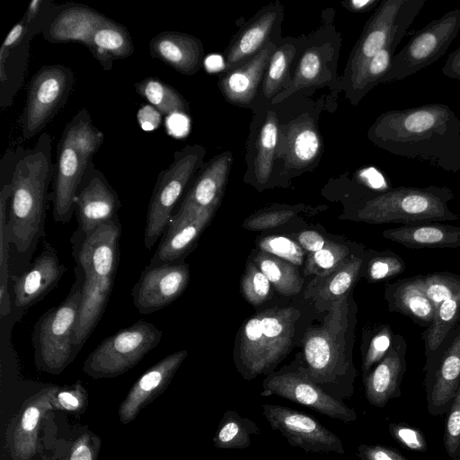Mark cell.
Instances as JSON below:
<instances>
[{
    "mask_svg": "<svg viewBox=\"0 0 460 460\" xmlns=\"http://www.w3.org/2000/svg\"><path fill=\"white\" fill-rule=\"evenodd\" d=\"M296 55V47L291 43L275 49L269 62L262 83V93L271 99L282 89L288 70Z\"/></svg>",
    "mask_w": 460,
    "mask_h": 460,
    "instance_id": "cell-42",
    "label": "cell"
},
{
    "mask_svg": "<svg viewBox=\"0 0 460 460\" xmlns=\"http://www.w3.org/2000/svg\"><path fill=\"white\" fill-rule=\"evenodd\" d=\"M189 281L190 270L186 263L147 265L132 288L133 304L139 314L155 313L175 301Z\"/></svg>",
    "mask_w": 460,
    "mask_h": 460,
    "instance_id": "cell-16",
    "label": "cell"
},
{
    "mask_svg": "<svg viewBox=\"0 0 460 460\" xmlns=\"http://www.w3.org/2000/svg\"><path fill=\"white\" fill-rule=\"evenodd\" d=\"M279 132L277 115L270 111L258 134L253 160V172L261 183H265L272 172Z\"/></svg>",
    "mask_w": 460,
    "mask_h": 460,
    "instance_id": "cell-39",
    "label": "cell"
},
{
    "mask_svg": "<svg viewBox=\"0 0 460 460\" xmlns=\"http://www.w3.org/2000/svg\"><path fill=\"white\" fill-rule=\"evenodd\" d=\"M404 260L392 251L375 252L368 259L366 275L370 282L392 279L405 270Z\"/></svg>",
    "mask_w": 460,
    "mask_h": 460,
    "instance_id": "cell-46",
    "label": "cell"
},
{
    "mask_svg": "<svg viewBox=\"0 0 460 460\" xmlns=\"http://www.w3.org/2000/svg\"><path fill=\"white\" fill-rule=\"evenodd\" d=\"M385 298L390 312L402 314L421 327H429L433 320L435 307L423 289L420 275L387 285Z\"/></svg>",
    "mask_w": 460,
    "mask_h": 460,
    "instance_id": "cell-29",
    "label": "cell"
},
{
    "mask_svg": "<svg viewBox=\"0 0 460 460\" xmlns=\"http://www.w3.org/2000/svg\"><path fill=\"white\" fill-rule=\"evenodd\" d=\"M120 206L117 192L92 159L75 192V211L81 234L88 235L117 217Z\"/></svg>",
    "mask_w": 460,
    "mask_h": 460,
    "instance_id": "cell-17",
    "label": "cell"
},
{
    "mask_svg": "<svg viewBox=\"0 0 460 460\" xmlns=\"http://www.w3.org/2000/svg\"><path fill=\"white\" fill-rule=\"evenodd\" d=\"M162 336L153 323L139 320L105 338L85 358L83 371L93 379L121 376L154 349Z\"/></svg>",
    "mask_w": 460,
    "mask_h": 460,
    "instance_id": "cell-8",
    "label": "cell"
},
{
    "mask_svg": "<svg viewBox=\"0 0 460 460\" xmlns=\"http://www.w3.org/2000/svg\"><path fill=\"white\" fill-rule=\"evenodd\" d=\"M348 297L349 294L332 303L323 324L305 332L304 362L292 368L340 402L352 396L357 376L346 341Z\"/></svg>",
    "mask_w": 460,
    "mask_h": 460,
    "instance_id": "cell-3",
    "label": "cell"
},
{
    "mask_svg": "<svg viewBox=\"0 0 460 460\" xmlns=\"http://www.w3.org/2000/svg\"><path fill=\"white\" fill-rule=\"evenodd\" d=\"M137 120L143 130L151 131L159 127L162 114L152 105L142 107L137 112Z\"/></svg>",
    "mask_w": 460,
    "mask_h": 460,
    "instance_id": "cell-57",
    "label": "cell"
},
{
    "mask_svg": "<svg viewBox=\"0 0 460 460\" xmlns=\"http://www.w3.org/2000/svg\"><path fill=\"white\" fill-rule=\"evenodd\" d=\"M66 271L55 248L46 243L31 266L13 277L14 305L26 309L39 302L58 285Z\"/></svg>",
    "mask_w": 460,
    "mask_h": 460,
    "instance_id": "cell-25",
    "label": "cell"
},
{
    "mask_svg": "<svg viewBox=\"0 0 460 460\" xmlns=\"http://www.w3.org/2000/svg\"><path fill=\"white\" fill-rule=\"evenodd\" d=\"M114 280H96L84 277L73 342L77 351L98 324L109 301Z\"/></svg>",
    "mask_w": 460,
    "mask_h": 460,
    "instance_id": "cell-32",
    "label": "cell"
},
{
    "mask_svg": "<svg viewBox=\"0 0 460 460\" xmlns=\"http://www.w3.org/2000/svg\"><path fill=\"white\" fill-rule=\"evenodd\" d=\"M321 139L318 131L310 121L292 123L286 135V161L290 166L309 165L319 155Z\"/></svg>",
    "mask_w": 460,
    "mask_h": 460,
    "instance_id": "cell-34",
    "label": "cell"
},
{
    "mask_svg": "<svg viewBox=\"0 0 460 460\" xmlns=\"http://www.w3.org/2000/svg\"><path fill=\"white\" fill-rule=\"evenodd\" d=\"M121 226L118 217L101 225L78 243L75 257L85 278L114 280L119 262Z\"/></svg>",
    "mask_w": 460,
    "mask_h": 460,
    "instance_id": "cell-19",
    "label": "cell"
},
{
    "mask_svg": "<svg viewBox=\"0 0 460 460\" xmlns=\"http://www.w3.org/2000/svg\"><path fill=\"white\" fill-rule=\"evenodd\" d=\"M149 52L153 58L186 75L199 70L204 55L198 38L179 31H162L154 36L149 42Z\"/></svg>",
    "mask_w": 460,
    "mask_h": 460,
    "instance_id": "cell-26",
    "label": "cell"
},
{
    "mask_svg": "<svg viewBox=\"0 0 460 460\" xmlns=\"http://www.w3.org/2000/svg\"><path fill=\"white\" fill-rule=\"evenodd\" d=\"M423 289L436 308L445 300L460 295V276L448 272L420 275Z\"/></svg>",
    "mask_w": 460,
    "mask_h": 460,
    "instance_id": "cell-45",
    "label": "cell"
},
{
    "mask_svg": "<svg viewBox=\"0 0 460 460\" xmlns=\"http://www.w3.org/2000/svg\"><path fill=\"white\" fill-rule=\"evenodd\" d=\"M261 251L273 254L296 266L304 261L303 248L292 239L286 236L270 235L261 238L258 242Z\"/></svg>",
    "mask_w": 460,
    "mask_h": 460,
    "instance_id": "cell-50",
    "label": "cell"
},
{
    "mask_svg": "<svg viewBox=\"0 0 460 460\" xmlns=\"http://www.w3.org/2000/svg\"><path fill=\"white\" fill-rule=\"evenodd\" d=\"M454 198L446 186L397 187L366 200L357 211V218L370 224L400 223L416 225L454 221L460 215L451 211Z\"/></svg>",
    "mask_w": 460,
    "mask_h": 460,
    "instance_id": "cell-6",
    "label": "cell"
},
{
    "mask_svg": "<svg viewBox=\"0 0 460 460\" xmlns=\"http://www.w3.org/2000/svg\"><path fill=\"white\" fill-rule=\"evenodd\" d=\"M380 0H352L348 3V8L353 12H366L377 4H380Z\"/></svg>",
    "mask_w": 460,
    "mask_h": 460,
    "instance_id": "cell-60",
    "label": "cell"
},
{
    "mask_svg": "<svg viewBox=\"0 0 460 460\" xmlns=\"http://www.w3.org/2000/svg\"><path fill=\"white\" fill-rule=\"evenodd\" d=\"M460 321V295L442 302L435 310L429 327L421 334L424 355L428 358L443 342Z\"/></svg>",
    "mask_w": 460,
    "mask_h": 460,
    "instance_id": "cell-40",
    "label": "cell"
},
{
    "mask_svg": "<svg viewBox=\"0 0 460 460\" xmlns=\"http://www.w3.org/2000/svg\"><path fill=\"white\" fill-rule=\"evenodd\" d=\"M407 343L397 333L385 356L363 377L364 391L367 402L383 408L394 398L401 396V385L406 371Z\"/></svg>",
    "mask_w": 460,
    "mask_h": 460,
    "instance_id": "cell-24",
    "label": "cell"
},
{
    "mask_svg": "<svg viewBox=\"0 0 460 460\" xmlns=\"http://www.w3.org/2000/svg\"><path fill=\"white\" fill-rule=\"evenodd\" d=\"M362 264V258L350 255L334 270L323 277L326 280L319 290L321 299L330 301L332 304L349 294L358 278Z\"/></svg>",
    "mask_w": 460,
    "mask_h": 460,
    "instance_id": "cell-41",
    "label": "cell"
},
{
    "mask_svg": "<svg viewBox=\"0 0 460 460\" xmlns=\"http://www.w3.org/2000/svg\"><path fill=\"white\" fill-rule=\"evenodd\" d=\"M262 414L270 428L279 432L291 447L305 453H345L341 439L311 415L269 403L262 405Z\"/></svg>",
    "mask_w": 460,
    "mask_h": 460,
    "instance_id": "cell-14",
    "label": "cell"
},
{
    "mask_svg": "<svg viewBox=\"0 0 460 460\" xmlns=\"http://www.w3.org/2000/svg\"><path fill=\"white\" fill-rule=\"evenodd\" d=\"M297 314L293 307H273L245 322L237 366L246 380L269 374L287 356L292 346Z\"/></svg>",
    "mask_w": 460,
    "mask_h": 460,
    "instance_id": "cell-5",
    "label": "cell"
},
{
    "mask_svg": "<svg viewBox=\"0 0 460 460\" xmlns=\"http://www.w3.org/2000/svg\"><path fill=\"white\" fill-rule=\"evenodd\" d=\"M357 452L360 460H411L398 450L381 445L360 444Z\"/></svg>",
    "mask_w": 460,
    "mask_h": 460,
    "instance_id": "cell-55",
    "label": "cell"
},
{
    "mask_svg": "<svg viewBox=\"0 0 460 460\" xmlns=\"http://www.w3.org/2000/svg\"><path fill=\"white\" fill-rule=\"evenodd\" d=\"M278 15L279 7H268L240 31L226 49V72L251 59L270 41Z\"/></svg>",
    "mask_w": 460,
    "mask_h": 460,
    "instance_id": "cell-30",
    "label": "cell"
},
{
    "mask_svg": "<svg viewBox=\"0 0 460 460\" xmlns=\"http://www.w3.org/2000/svg\"><path fill=\"white\" fill-rule=\"evenodd\" d=\"M271 284L253 261L246 264L241 280V290L245 299L252 305H259L270 296Z\"/></svg>",
    "mask_w": 460,
    "mask_h": 460,
    "instance_id": "cell-48",
    "label": "cell"
},
{
    "mask_svg": "<svg viewBox=\"0 0 460 460\" xmlns=\"http://www.w3.org/2000/svg\"><path fill=\"white\" fill-rule=\"evenodd\" d=\"M367 137L393 155L460 172V119L446 104L384 112L369 128Z\"/></svg>",
    "mask_w": 460,
    "mask_h": 460,
    "instance_id": "cell-1",
    "label": "cell"
},
{
    "mask_svg": "<svg viewBox=\"0 0 460 460\" xmlns=\"http://www.w3.org/2000/svg\"><path fill=\"white\" fill-rule=\"evenodd\" d=\"M75 274V280L66 299L45 312L33 328L31 342L35 364L39 370L48 374L62 373L78 353L73 336L84 275L77 265Z\"/></svg>",
    "mask_w": 460,
    "mask_h": 460,
    "instance_id": "cell-7",
    "label": "cell"
},
{
    "mask_svg": "<svg viewBox=\"0 0 460 460\" xmlns=\"http://www.w3.org/2000/svg\"><path fill=\"white\" fill-rule=\"evenodd\" d=\"M109 19L85 4H55L40 33L50 43L76 41L89 49L94 31Z\"/></svg>",
    "mask_w": 460,
    "mask_h": 460,
    "instance_id": "cell-23",
    "label": "cell"
},
{
    "mask_svg": "<svg viewBox=\"0 0 460 460\" xmlns=\"http://www.w3.org/2000/svg\"><path fill=\"white\" fill-rule=\"evenodd\" d=\"M349 250L346 245L327 240L324 247L309 253L305 273L323 278L334 270L349 257Z\"/></svg>",
    "mask_w": 460,
    "mask_h": 460,
    "instance_id": "cell-44",
    "label": "cell"
},
{
    "mask_svg": "<svg viewBox=\"0 0 460 460\" xmlns=\"http://www.w3.org/2000/svg\"><path fill=\"white\" fill-rule=\"evenodd\" d=\"M103 141V132L93 125L86 108L81 109L65 125L54 164L51 200L55 221L66 223L72 217L77 187L88 163Z\"/></svg>",
    "mask_w": 460,
    "mask_h": 460,
    "instance_id": "cell-4",
    "label": "cell"
},
{
    "mask_svg": "<svg viewBox=\"0 0 460 460\" xmlns=\"http://www.w3.org/2000/svg\"><path fill=\"white\" fill-rule=\"evenodd\" d=\"M426 0H385L367 22L346 68L349 79L367 60L394 42H401Z\"/></svg>",
    "mask_w": 460,
    "mask_h": 460,
    "instance_id": "cell-10",
    "label": "cell"
},
{
    "mask_svg": "<svg viewBox=\"0 0 460 460\" xmlns=\"http://www.w3.org/2000/svg\"><path fill=\"white\" fill-rule=\"evenodd\" d=\"M276 45L269 41L255 56L226 72L218 85L225 99L238 106H247L256 96Z\"/></svg>",
    "mask_w": 460,
    "mask_h": 460,
    "instance_id": "cell-27",
    "label": "cell"
},
{
    "mask_svg": "<svg viewBox=\"0 0 460 460\" xmlns=\"http://www.w3.org/2000/svg\"><path fill=\"white\" fill-rule=\"evenodd\" d=\"M137 93L166 117L181 113L188 115V101L172 85L154 76L135 84Z\"/></svg>",
    "mask_w": 460,
    "mask_h": 460,
    "instance_id": "cell-35",
    "label": "cell"
},
{
    "mask_svg": "<svg viewBox=\"0 0 460 460\" xmlns=\"http://www.w3.org/2000/svg\"><path fill=\"white\" fill-rule=\"evenodd\" d=\"M323 67V56L318 49L312 48L305 51L288 87L278 95L277 100L280 101L302 87L319 83Z\"/></svg>",
    "mask_w": 460,
    "mask_h": 460,
    "instance_id": "cell-43",
    "label": "cell"
},
{
    "mask_svg": "<svg viewBox=\"0 0 460 460\" xmlns=\"http://www.w3.org/2000/svg\"><path fill=\"white\" fill-rule=\"evenodd\" d=\"M423 372L428 411L432 416H442L460 385V323L426 358Z\"/></svg>",
    "mask_w": 460,
    "mask_h": 460,
    "instance_id": "cell-13",
    "label": "cell"
},
{
    "mask_svg": "<svg viewBox=\"0 0 460 460\" xmlns=\"http://www.w3.org/2000/svg\"><path fill=\"white\" fill-rule=\"evenodd\" d=\"M443 442L448 456L457 460L460 452V385L447 412Z\"/></svg>",
    "mask_w": 460,
    "mask_h": 460,
    "instance_id": "cell-51",
    "label": "cell"
},
{
    "mask_svg": "<svg viewBox=\"0 0 460 460\" xmlns=\"http://www.w3.org/2000/svg\"><path fill=\"white\" fill-rule=\"evenodd\" d=\"M216 210L180 208L172 216L148 265L181 263L180 261L194 246Z\"/></svg>",
    "mask_w": 460,
    "mask_h": 460,
    "instance_id": "cell-21",
    "label": "cell"
},
{
    "mask_svg": "<svg viewBox=\"0 0 460 460\" xmlns=\"http://www.w3.org/2000/svg\"><path fill=\"white\" fill-rule=\"evenodd\" d=\"M233 162L231 152H223L202 164L180 208L217 209L224 195Z\"/></svg>",
    "mask_w": 460,
    "mask_h": 460,
    "instance_id": "cell-28",
    "label": "cell"
},
{
    "mask_svg": "<svg viewBox=\"0 0 460 460\" xmlns=\"http://www.w3.org/2000/svg\"><path fill=\"white\" fill-rule=\"evenodd\" d=\"M253 262L281 295L293 296L300 292L303 279L296 265L261 250Z\"/></svg>",
    "mask_w": 460,
    "mask_h": 460,
    "instance_id": "cell-38",
    "label": "cell"
},
{
    "mask_svg": "<svg viewBox=\"0 0 460 460\" xmlns=\"http://www.w3.org/2000/svg\"><path fill=\"white\" fill-rule=\"evenodd\" d=\"M394 335L390 325L386 323L377 326L372 333L362 358L363 377L367 376L373 367L385 356L392 345Z\"/></svg>",
    "mask_w": 460,
    "mask_h": 460,
    "instance_id": "cell-49",
    "label": "cell"
},
{
    "mask_svg": "<svg viewBox=\"0 0 460 460\" xmlns=\"http://www.w3.org/2000/svg\"><path fill=\"white\" fill-rule=\"evenodd\" d=\"M205 148L187 145L173 154L171 164L156 179L146 215L144 244L151 249L164 234L172 209L195 172L202 166Z\"/></svg>",
    "mask_w": 460,
    "mask_h": 460,
    "instance_id": "cell-9",
    "label": "cell"
},
{
    "mask_svg": "<svg viewBox=\"0 0 460 460\" xmlns=\"http://www.w3.org/2000/svg\"><path fill=\"white\" fill-rule=\"evenodd\" d=\"M52 140L42 133L32 148H21L11 179L7 233L22 253L44 234L48 189L54 177Z\"/></svg>",
    "mask_w": 460,
    "mask_h": 460,
    "instance_id": "cell-2",
    "label": "cell"
},
{
    "mask_svg": "<svg viewBox=\"0 0 460 460\" xmlns=\"http://www.w3.org/2000/svg\"><path fill=\"white\" fill-rule=\"evenodd\" d=\"M58 385H48L27 398L11 420L5 440L12 460H31L37 452L38 435Z\"/></svg>",
    "mask_w": 460,
    "mask_h": 460,
    "instance_id": "cell-18",
    "label": "cell"
},
{
    "mask_svg": "<svg viewBox=\"0 0 460 460\" xmlns=\"http://www.w3.org/2000/svg\"><path fill=\"white\" fill-rule=\"evenodd\" d=\"M457 460H460V452H459V456H458V457H457Z\"/></svg>",
    "mask_w": 460,
    "mask_h": 460,
    "instance_id": "cell-61",
    "label": "cell"
},
{
    "mask_svg": "<svg viewBox=\"0 0 460 460\" xmlns=\"http://www.w3.org/2000/svg\"><path fill=\"white\" fill-rule=\"evenodd\" d=\"M187 356L186 349L169 354L136 380L118 410L122 424L127 425L136 420L146 406L166 390Z\"/></svg>",
    "mask_w": 460,
    "mask_h": 460,
    "instance_id": "cell-20",
    "label": "cell"
},
{
    "mask_svg": "<svg viewBox=\"0 0 460 460\" xmlns=\"http://www.w3.org/2000/svg\"><path fill=\"white\" fill-rule=\"evenodd\" d=\"M36 35L25 14L6 35L0 49V107L9 108L22 87L28 68L30 42Z\"/></svg>",
    "mask_w": 460,
    "mask_h": 460,
    "instance_id": "cell-22",
    "label": "cell"
},
{
    "mask_svg": "<svg viewBox=\"0 0 460 460\" xmlns=\"http://www.w3.org/2000/svg\"><path fill=\"white\" fill-rule=\"evenodd\" d=\"M382 234L409 249L460 247V226L438 222L403 225L384 230Z\"/></svg>",
    "mask_w": 460,
    "mask_h": 460,
    "instance_id": "cell-31",
    "label": "cell"
},
{
    "mask_svg": "<svg viewBox=\"0 0 460 460\" xmlns=\"http://www.w3.org/2000/svg\"><path fill=\"white\" fill-rule=\"evenodd\" d=\"M296 211L292 209H278L256 213L249 217L243 224L248 230H265L288 222Z\"/></svg>",
    "mask_w": 460,
    "mask_h": 460,
    "instance_id": "cell-54",
    "label": "cell"
},
{
    "mask_svg": "<svg viewBox=\"0 0 460 460\" xmlns=\"http://www.w3.org/2000/svg\"><path fill=\"white\" fill-rule=\"evenodd\" d=\"M296 241L303 250L309 253L323 249L327 242L318 232L313 230L300 232L296 235Z\"/></svg>",
    "mask_w": 460,
    "mask_h": 460,
    "instance_id": "cell-56",
    "label": "cell"
},
{
    "mask_svg": "<svg viewBox=\"0 0 460 460\" xmlns=\"http://www.w3.org/2000/svg\"><path fill=\"white\" fill-rule=\"evenodd\" d=\"M441 72L450 79L460 81V46L449 54Z\"/></svg>",
    "mask_w": 460,
    "mask_h": 460,
    "instance_id": "cell-59",
    "label": "cell"
},
{
    "mask_svg": "<svg viewBox=\"0 0 460 460\" xmlns=\"http://www.w3.org/2000/svg\"><path fill=\"white\" fill-rule=\"evenodd\" d=\"M388 431L394 439L409 450L424 453L428 449L425 436L419 429L402 423H391Z\"/></svg>",
    "mask_w": 460,
    "mask_h": 460,
    "instance_id": "cell-53",
    "label": "cell"
},
{
    "mask_svg": "<svg viewBox=\"0 0 460 460\" xmlns=\"http://www.w3.org/2000/svg\"><path fill=\"white\" fill-rule=\"evenodd\" d=\"M75 84L74 71L62 64L41 66L31 77L21 117L22 137L41 132L65 106Z\"/></svg>",
    "mask_w": 460,
    "mask_h": 460,
    "instance_id": "cell-11",
    "label": "cell"
},
{
    "mask_svg": "<svg viewBox=\"0 0 460 460\" xmlns=\"http://www.w3.org/2000/svg\"><path fill=\"white\" fill-rule=\"evenodd\" d=\"M165 125L171 136L181 137L189 131L190 119L186 114L176 113L166 117Z\"/></svg>",
    "mask_w": 460,
    "mask_h": 460,
    "instance_id": "cell-58",
    "label": "cell"
},
{
    "mask_svg": "<svg viewBox=\"0 0 460 460\" xmlns=\"http://www.w3.org/2000/svg\"><path fill=\"white\" fill-rule=\"evenodd\" d=\"M401 42H394L367 60L349 79L352 100L357 103L389 72L395 50Z\"/></svg>",
    "mask_w": 460,
    "mask_h": 460,
    "instance_id": "cell-37",
    "label": "cell"
},
{
    "mask_svg": "<svg viewBox=\"0 0 460 460\" xmlns=\"http://www.w3.org/2000/svg\"><path fill=\"white\" fill-rule=\"evenodd\" d=\"M88 392L80 380L71 385L58 386L51 399L53 410L81 414L88 407Z\"/></svg>",
    "mask_w": 460,
    "mask_h": 460,
    "instance_id": "cell-47",
    "label": "cell"
},
{
    "mask_svg": "<svg viewBox=\"0 0 460 460\" xmlns=\"http://www.w3.org/2000/svg\"><path fill=\"white\" fill-rule=\"evenodd\" d=\"M460 32V8L432 20L394 56L382 83L404 80L438 60Z\"/></svg>",
    "mask_w": 460,
    "mask_h": 460,
    "instance_id": "cell-12",
    "label": "cell"
},
{
    "mask_svg": "<svg viewBox=\"0 0 460 460\" xmlns=\"http://www.w3.org/2000/svg\"><path fill=\"white\" fill-rule=\"evenodd\" d=\"M261 396L278 395L345 423L358 418L353 409L292 368L270 373L263 380Z\"/></svg>",
    "mask_w": 460,
    "mask_h": 460,
    "instance_id": "cell-15",
    "label": "cell"
},
{
    "mask_svg": "<svg viewBox=\"0 0 460 460\" xmlns=\"http://www.w3.org/2000/svg\"><path fill=\"white\" fill-rule=\"evenodd\" d=\"M101 445L98 435L85 430L71 444L64 460H97Z\"/></svg>",
    "mask_w": 460,
    "mask_h": 460,
    "instance_id": "cell-52",
    "label": "cell"
},
{
    "mask_svg": "<svg viewBox=\"0 0 460 460\" xmlns=\"http://www.w3.org/2000/svg\"><path fill=\"white\" fill-rule=\"evenodd\" d=\"M260 434L261 430L254 421L241 416L235 411L226 410L212 441L219 449H244L251 445V436Z\"/></svg>",
    "mask_w": 460,
    "mask_h": 460,
    "instance_id": "cell-36",
    "label": "cell"
},
{
    "mask_svg": "<svg viewBox=\"0 0 460 460\" xmlns=\"http://www.w3.org/2000/svg\"><path fill=\"white\" fill-rule=\"evenodd\" d=\"M88 50L102 68L109 72L114 61L131 56L135 47L127 27L109 19L94 31Z\"/></svg>",
    "mask_w": 460,
    "mask_h": 460,
    "instance_id": "cell-33",
    "label": "cell"
}]
</instances>
